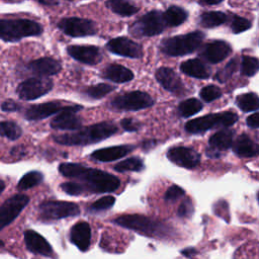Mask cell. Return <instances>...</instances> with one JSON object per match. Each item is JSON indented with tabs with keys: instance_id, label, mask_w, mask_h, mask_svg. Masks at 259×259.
I'll return each instance as SVG.
<instances>
[{
	"instance_id": "7402d4cb",
	"label": "cell",
	"mask_w": 259,
	"mask_h": 259,
	"mask_svg": "<svg viewBox=\"0 0 259 259\" xmlns=\"http://www.w3.org/2000/svg\"><path fill=\"white\" fill-rule=\"evenodd\" d=\"M70 241L80 251L85 252L91 242V228L86 222H79L75 224L70 231Z\"/></svg>"
},
{
	"instance_id": "816d5d0a",
	"label": "cell",
	"mask_w": 259,
	"mask_h": 259,
	"mask_svg": "<svg viewBox=\"0 0 259 259\" xmlns=\"http://www.w3.org/2000/svg\"><path fill=\"white\" fill-rule=\"evenodd\" d=\"M40 4L44 5H57L58 4V0H35Z\"/></svg>"
},
{
	"instance_id": "60d3db41",
	"label": "cell",
	"mask_w": 259,
	"mask_h": 259,
	"mask_svg": "<svg viewBox=\"0 0 259 259\" xmlns=\"http://www.w3.org/2000/svg\"><path fill=\"white\" fill-rule=\"evenodd\" d=\"M251 25L252 24L248 19L238 16V15L233 16L232 21H231V29L234 33L243 32V31L249 29L251 27Z\"/></svg>"
},
{
	"instance_id": "f907efd6",
	"label": "cell",
	"mask_w": 259,
	"mask_h": 259,
	"mask_svg": "<svg viewBox=\"0 0 259 259\" xmlns=\"http://www.w3.org/2000/svg\"><path fill=\"white\" fill-rule=\"evenodd\" d=\"M156 145V141L154 140H148V141H145L142 145V148L145 150V151H149L150 149H152L153 147H155Z\"/></svg>"
},
{
	"instance_id": "e0dca14e",
	"label": "cell",
	"mask_w": 259,
	"mask_h": 259,
	"mask_svg": "<svg viewBox=\"0 0 259 259\" xmlns=\"http://www.w3.org/2000/svg\"><path fill=\"white\" fill-rule=\"evenodd\" d=\"M232 53L231 46L224 40H213L206 44L199 56L211 64H217L225 60Z\"/></svg>"
},
{
	"instance_id": "603a6c76",
	"label": "cell",
	"mask_w": 259,
	"mask_h": 259,
	"mask_svg": "<svg viewBox=\"0 0 259 259\" xmlns=\"http://www.w3.org/2000/svg\"><path fill=\"white\" fill-rule=\"evenodd\" d=\"M27 69L38 76H52L58 74L62 66L57 60L45 57L28 63Z\"/></svg>"
},
{
	"instance_id": "83f0119b",
	"label": "cell",
	"mask_w": 259,
	"mask_h": 259,
	"mask_svg": "<svg viewBox=\"0 0 259 259\" xmlns=\"http://www.w3.org/2000/svg\"><path fill=\"white\" fill-rule=\"evenodd\" d=\"M105 5L112 12L121 16H131L139 11V8L134 6L128 0H107Z\"/></svg>"
},
{
	"instance_id": "681fc988",
	"label": "cell",
	"mask_w": 259,
	"mask_h": 259,
	"mask_svg": "<svg viewBox=\"0 0 259 259\" xmlns=\"http://www.w3.org/2000/svg\"><path fill=\"white\" fill-rule=\"evenodd\" d=\"M181 254L183 255V256H186V257H192V256H194L195 254H196V250L194 249V248H192V247H190V248H186V249H183V250H181Z\"/></svg>"
},
{
	"instance_id": "4fadbf2b",
	"label": "cell",
	"mask_w": 259,
	"mask_h": 259,
	"mask_svg": "<svg viewBox=\"0 0 259 259\" xmlns=\"http://www.w3.org/2000/svg\"><path fill=\"white\" fill-rule=\"evenodd\" d=\"M82 109L81 105H66V107L58 113L51 121V126L55 130L77 131L82 126V120L76 115V112Z\"/></svg>"
},
{
	"instance_id": "ab89813d",
	"label": "cell",
	"mask_w": 259,
	"mask_h": 259,
	"mask_svg": "<svg viewBox=\"0 0 259 259\" xmlns=\"http://www.w3.org/2000/svg\"><path fill=\"white\" fill-rule=\"evenodd\" d=\"M115 202V198L112 195H106L103 196L96 201H94L90 206L89 210L90 211H100V210H105L110 208Z\"/></svg>"
},
{
	"instance_id": "d590c367",
	"label": "cell",
	"mask_w": 259,
	"mask_h": 259,
	"mask_svg": "<svg viewBox=\"0 0 259 259\" xmlns=\"http://www.w3.org/2000/svg\"><path fill=\"white\" fill-rule=\"evenodd\" d=\"M259 68V62L257 58L250 56H243L241 62V74L247 77L254 76Z\"/></svg>"
},
{
	"instance_id": "cb8c5ba5",
	"label": "cell",
	"mask_w": 259,
	"mask_h": 259,
	"mask_svg": "<svg viewBox=\"0 0 259 259\" xmlns=\"http://www.w3.org/2000/svg\"><path fill=\"white\" fill-rule=\"evenodd\" d=\"M180 70L185 75L196 79H207L211 74L210 68L199 59H190L182 62Z\"/></svg>"
},
{
	"instance_id": "f1b7e54d",
	"label": "cell",
	"mask_w": 259,
	"mask_h": 259,
	"mask_svg": "<svg viewBox=\"0 0 259 259\" xmlns=\"http://www.w3.org/2000/svg\"><path fill=\"white\" fill-rule=\"evenodd\" d=\"M163 16H164L166 25L178 26L187 19L188 14L184 9L180 7L171 6L163 13Z\"/></svg>"
},
{
	"instance_id": "8d00e7d4",
	"label": "cell",
	"mask_w": 259,
	"mask_h": 259,
	"mask_svg": "<svg viewBox=\"0 0 259 259\" xmlns=\"http://www.w3.org/2000/svg\"><path fill=\"white\" fill-rule=\"evenodd\" d=\"M114 90V87L106 84V83H99L97 85H93L90 86L86 89V94L94 99H100L103 96L107 95L108 93H110L111 91Z\"/></svg>"
},
{
	"instance_id": "44dd1931",
	"label": "cell",
	"mask_w": 259,
	"mask_h": 259,
	"mask_svg": "<svg viewBox=\"0 0 259 259\" xmlns=\"http://www.w3.org/2000/svg\"><path fill=\"white\" fill-rule=\"evenodd\" d=\"M24 242L26 248L33 254L41 256H52L53 248L49 242L38 233L32 230H27L24 232Z\"/></svg>"
},
{
	"instance_id": "ee69618b",
	"label": "cell",
	"mask_w": 259,
	"mask_h": 259,
	"mask_svg": "<svg viewBox=\"0 0 259 259\" xmlns=\"http://www.w3.org/2000/svg\"><path fill=\"white\" fill-rule=\"evenodd\" d=\"M193 211H194V208L191 200L189 198H186L180 203L177 209V214L180 218H190Z\"/></svg>"
},
{
	"instance_id": "30bf717a",
	"label": "cell",
	"mask_w": 259,
	"mask_h": 259,
	"mask_svg": "<svg viewBox=\"0 0 259 259\" xmlns=\"http://www.w3.org/2000/svg\"><path fill=\"white\" fill-rule=\"evenodd\" d=\"M54 84L49 78H29L17 87V94L23 100H34L49 93Z\"/></svg>"
},
{
	"instance_id": "836d02e7",
	"label": "cell",
	"mask_w": 259,
	"mask_h": 259,
	"mask_svg": "<svg viewBox=\"0 0 259 259\" xmlns=\"http://www.w3.org/2000/svg\"><path fill=\"white\" fill-rule=\"evenodd\" d=\"M44 180V175L39 171H30L22 176L17 184L19 190H26L38 185Z\"/></svg>"
},
{
	"instance_id": "3957f363",
	"label": "cell",
	"mask_w": 259,
	"mask_h": 259,
	"mask_svg": "<svg viewBox=\"0 0 259 259\" xmlns=\"http://www.w3.org/2000/svg\"><path fill=\"white\" fill-rule=\"evenodd\" d=\"M114 224L148 237L165 238L171 235V228L169 226L142 214H123L116 218Z\"/></svg>"
},
{
	"instance_id": "ba28073f",
	"label": "cell",
	"mask_w": 259,
	"mask_h": 259,
	"mask_svg": "<svg viewBox=\"0 0 259 259\" xmlns=\"http://www.w3.org/2000/svg\"><path fill=\"white\" fill-rule=\"evenodd\" d=\"M166 26L163 13L153 10L135 22L130 28V31L136 36H153L161 33Z\"/></svg>"
},
{
	"instance_id": "8992f818",
	"label": "cell",
	"mask_w": 259,
	"mask_h": 259,
	"mask_svg": "<svg viewBox=\"0 0 259 259\" xmlns=\"http://www.w3.org/2000/svg\"><path fill=\"white\" fill-rule=\"evenodd\" d=\"M238 119V114L232 111L209 113L187 121L184 128L189 134H203L211 128L231 126L235 124Z\"/></svg>"
},
{
	"instance_id": "db71d44e",
	"label": "cell",
	"mask_w": 259,
	"mask_h": 259,
	"mask_svg": "<svg viewBox=\"0 0 259 259\" xmlns=\"http://www.w3.org/2000/svg\"><path fill=\"white\" fill-rule=\"evenodd\" d=\"M4 188H5V183H4V181L0 180V194L4 190Z\"/></svg>"
},
{
	"instance_id": "2e32d148",
	"label": "cell",
	"mask_w": 259,
	"mask_h": 259,
	"mask_svg": "<svg viewBox=\"0 0 259 259\" xmlns=\"http://www.w3.org/2000/svg\"><path fill=\"white\" fill-rule=\"evenodd\" d=\"M67 53L76 61L86 65H96L102 59L101 52L95 46H70Z\"/></svg>"
},
{
	"instance_id": "9a60e30c",
	"label": "cell",
	"mask_w": 259,
	"mask_h": 259,
	"mask_svg": "<svg viewBox=\"0 0 259 259\" xmlns=\"http://www.w3.org/2000/svg\"><path fill=\"white\" fill-rule=\"evenodd\" d=\"M106 48L112 54L126 58L138 59L143 56V50L141 45L123 36L110 39L107 42Z\"/></svg>"
},
{
	"instance_id": "d6a6232c",
	"label": "cell",
	"mask_w": 259,
	"mask_h": 259,
	"mask_svg": "<svg viewBox=\"0 0 259 259\" xmlns=\"http://www.w3.org/2000/svg\"><path fill=\"white\" fill-rule=\"evenodd\" d=\"M145 168V164L143 160L139 157H132L128 159H125L116 165H114L113 169L117 172H126V171H134V172H140Z\"/></svg>"
},
{
	"instance_id": "ffe728a7",
	"label": "cell",
	"mask_w": 259,
	"mask_h": 259,
	"mask_svg": "<svg viewBox=\"0 0 259 259\" xmlns=\"http://www.w3.org/2000/svg\"><path fill=\"white\" fill-rule=\"evenodd\" d=\"M135 148L136 146L134 145H118L108 148H102L92 152L90 158L98 162H111L124 157L125 155L134 151Z\"/></svg>"
},
{
	"instance_id": "9c48e42d",
	"label": "cell",
	"mask_w": 259,
	"mask_h": 259,
	"mask_svg": "<svg viewBox=\"0 0 259 259\" xmlns=\"http://www.w3.org/2000/svg\"><path fill=\"white\" fill-rule=\"evenodd\" d=\"M154 99L146 92L132 91L116 96L111 100L110 104L113 108L118 110H132L137 111L154 104Z\"/></svg>"
},
{
	"instance_id": "277c9868",
	"label": "cell",
	"mask_w": 259,
	"mask_h": 259,
	"mask_svg": "<svg viewBox=\"0 0 259 259\" xmlns=\"http://www.w3.org/2000/svg\"><path fill=\"white\" fill-rule=\"evenodd\" d=\"M41 32L42 26L30 19H0V39L4 41H18Z\"/></svg>"
},
{
	"instance_id": "f5cc1de1",
	"label": "cell",
	"mask_w": 259,
	"mask_h": 259,
	"mask_svg": "<svg viewBox=\"0 0 259 259\" xmlns=\"http://www.w3.org/2000/svg\"><path fill=\"white\" fill-rule=\"evenodd\" d=\"M223 0H202L203 3L207 4V5H215V4H219L221 3Z\"/></svg>"
},
{
	"instance_id": "5bb4252c",
	"label": "cell",
	"mask_w": 259,
	"mask_h": 259,
	"mask_svg": "<svg viewBox=\"0 0 259 259\" xmlns=\"http://www.w3.org/2000/svg\"><path fill=\"white\" fill-rule=\"evenodd\" d=\"M167 158L177 166L192 169L195 168L200 162V155L188 147H173L168 150Z\"/></svg>"
},
{
	"instance_id": "484cf974",
	"label": "cell",
	"mask_w": 259,
	"mask_h": 259,
	"mask_svg": "<svg viewBox=\"0 0 259 259\" xmlns=\"http://www.w3.org/2000/svg\"><path fill=\"white\" fill-rule=\"evenodd\" d=\"M102 77L115 83H125L134 79V73L121 65L110 64L104 69Z\"/></svg>"
},
{
	"instance_id": "f546056e",
	"label": "cell",
	"mask_w": 259,
	"mask_h": 259,
	"mask_svg": "<svg viewBox=\"0 0 259 259\" xmlns=\"http://www.w3.org/2000/svg\"><path fill=\"white\" fill-rule=\"evenodd\" d=\"M199 23L205 28L222 25L227 21V15L221 11H207L200 15Z\"/></svg>"
},
{
	"instance_id": "7bdbcfd3",
	"label": "cell",
	"mask_w": 259,
	"mask_h": 259,
	"mask_svg": "<svg viewBox=\"0 0 259 259\" xmlns=\"http://www.w3.org/2000/svg\"><path fill=\"white\" fill-rule=\"evenodd\" d=\"M184 193H185V191L183 188L174 184L167 189V191L165 192V195H164V199L167 201H175L178 198H180L181 196H183Z\"/></svg>"
},
{
	"instance_id": "7dc6e473",
	"label": "cell",
	"mask_w": 259,
	"mask_h": 259,
	"mask_svg": "<svg viewBox=\"0 0 259 259\" xmlns=\"http://www.w3.org/2000/svg\"><path fill=\"white\" fill-rule=\"evenodd\" d=\"M246 123L251 128H258L259 126V120H258V113L255 112L251 115H249L246 119Z\"/></svg>"
},
{
	"instance_id": "5b68a950",
	"label": "cell",
	"mask_w": 259,
	"mask_h": 259,
	"mask_svg": "<svg viewBox=\"0 0 259 259\" xmlns=\"http://www.w3.org/2000/svg\"><path fill=\"white\" fill-rule=\"evenodd\" d=\"M204 38L201 31H192L186 34L168 37L162 40L160 50L163 54L170 57L184 56L196 51Z\"/></svg>"
},
{
	"instance_id": "bcb514c9",
	"label": "cell",
	"mask_w": 259,
	"mask_h": 259,
	"mask_svg": "<svg viewBox=\"0 0 259 259\" xmlns=\"http://www.w3.org/2000/svg\"><path fill=\"white\" fill-rule=\"evenodd\" d=\"M1 109L3 111H17L19 109V105L12 101V100H6L1 104Z\"/></svg>"
},
{
	"instance_id": "f6af8a7d",
	"label": "cell",
	"mask_w": 259,
	"mask_h": 259,
	"mask_svg": "<svg viewBox=\"0 0 259 259\" xmlns=\"http://www.w3.org/2000/svg\"><path fill=\"white\" fill-rule=\"evenodd\" d=\"M120 125L126 132H137L141 128L142 124L139 120L134 118H123L120 120Z\"/></svg>"
},
{
	"instance_id": "52a82bcc",
	"label": "cell",
	"mask_w": 259,
	"mask_h": 259,
	"mask_svg": "<svg viewBox=\"0 0 259 259\" xmlns=\"http://www.w3.org/2000/svg\"><path fill=\"white\" fill-rule=\"evenodd\" d=\"M38 212L41 221L51 222L78 215L80 213V208L78 204L72 201L52 200L40 203L38 206Z\"/></svg>"
},
{
	"instance_id": "d6986e66",
	"label": "cell",
	"mask_w": 259,
	"mask_h": 259,
	"mask_svg": "<svg viewBox=\"0 0 259 259\" xmlns=\"http://www.w3.org/2000/svg\"><path fill=\"white\" fill-rule=\"evenodd\" d=\"M156 79L159 84L167 91H170L174 94H181L184 91V86L181 79L175 73V71L170 68H159L156 72Z\"/></svg>"
},
{
	"instance_id": "4316f807",
	"label": "cell",
	"mask_w": 259,
	"mask_h": 259,
	"mask_svg": "<svg viewBox=\"0 0 259 259\" xmlns=\"http://www.w3.org/2000/svg\"><path fill=\"white\" fill-rule=\"evenodd\" d=\"M233 130H221L213 134L208 140V147L215 149L220 152L226 151L232 147L233 138H234Z\"/></svg>"
},
{
	"instance_id": "f35d334b",
	"label": "cell",
	"mask_w": 259,
	"mask_h": 259,
	"mask_svg": "<svg viewBox=\"0 0 259 259\" xmlns=\"http://www.w3.org/2000/svg\"><path fill=\"white\" fill-rule=\"evenodd\" d=\"M237 67H238L237 60L236 59H232L223 69L218 71V73L214 76V79H217L218 81H220L222 83L226 82L228 79L231 78L233 73L236 71Z\"/></svg>"
},
{
	"instance_id": "ac0fdd59",
	"label": "cell",
	"mask_w": 259,
	"mask_h": 259,
	"mask_svg": "<svg viewBox=\"0 0 259 259\" xmlns=\"http://www.w3.org/2000/svg\"><path fill=\"white\" fill-rule=\"evenodd\" d=\"M65 107L66 105H63L58 101L33 104L28 108H26L24 112V117L28 120H39V119L47 118L53 114L59 113Z\"/></svg>"
},
{
	"instance_id": "6da1fadb",
	"label": "cell",
	"mask_w": 259,
	"mask_h": 259,
	"mask_svg": "<svg viewBox=\"0 0 259 259\" xmlns=\"http://www.w3.org/2000/svg\"><path fill=\"white\" fill-rule=\"evenodd\" d=\"M59 171L65 177L81 180L86 190L95 193L113 192L120 186L116 176L77 163H63L59 166Z\"/></svg>"
},
{
	"instance_id": "e575fe53",
	"label": "cell",
	"mask_w": 259,
	"mask_h": 259,
	"mask_svg": "<svg viewBox=\"0 0 259 259\" xmlns=\"http://www.w3.org/2000/svg\"><path fill=\"white\" fill-rule=\"evenodd\" d=\"M22 134L21 127L14 121H1L0 122V136L8 140H17Z\"/></svg>"
},
{
	"instance_id": "b9f144b4",
	"label": "cell",
	"mask_w": 259,
	"mask_h": 259,
	"mask_svg": "<svg viewBox=\"0 0 259 259\" xmlns=\"http://www.w3.org/2000/svg\"><path fill=\"white\" fill-rule=\"evenodd\" d=\"M61 189L69 195H80L86 191V188L83 184L76 182H64L61 184Z\"/></svg>"
},
{
	"instance_id": "d4e9b609",
	"label": "cell",
	"mask_w": 259,
	"mask_h": 259,
	"mask_svg": "<svg viewBox=\"0 0 259 259\" xmlns=\"http://www.w3.org/2000/svg\"><path fill=\"white\" fill-rule=\"evenodd\" d=\"M232 147H233V152L239 157L250 158V157H255L258 154L257 144L253 142L252 139L246 134L240 135L236 139V141L232 144Z\"/></svg>"
},
{
	"instance_id": "4dcf8cb0",
	"label": "cell",
	"mask_w": 259,
	"mask_h": 259,
	"mask_svg": "<svg viewBox=\"0 0 259 259\" xmlns=\"http://www.w3.org/2000/svg\"><path fill=\"white\" fill-rule=\"evenodd\" d=\"M236 103L238 107L245 112L257 110L259 107L258 96L256 93H253V92L239 95L236 99Z\"/></svg>"
},
{
	"instance_id": "8fae6325",
	"label": "cell",
	"mask_w": 259,
	"mask_h": 259,
	"mask_svg": "<svg viewBox=\"0 0 259 259\" xmlns=\"http://www.w3.org/2000/svg\"><path fill=\"white\" fill-rule=\"evenodd\" d=\"M29 202L25 194H15L0 205V231L11 224Z\"/></svg>"
},
{
	"instance_id": "7a4b0ae2",
	"label": "cell",
	"mask_w": 259,
	"mask_h": 259,
	"mask_svg": "<svg viewBox=\"0 0 259 259\" xmlns=\"http://www.w3.org/2000/svg\"><path fill=\"white\" fill-rule=\"evenodd\" d=\"M117 132V126L110 121H102L83 128H79L72 134L55 136L54 141L66 146H86L101 142Z\"/></svg>"
},
{
	"instance_id": "c3c4849f",
	"label": "cell",
	"mask_w": 259,
	"mask_h": 259,
	"mask_svg": "<svg viewBox=\"0 0 259 259\" xmlns=\"http://www.w3.org/2000/svg\"><path fill=\"white\" fill-rule=\"evenodd\" d=\"M205 154L208 158H212V159H218L222 156V152L215 150V149H212L210 147H207L206 150H205Z\"/></svg>"
},
{
	"instance_id": "7c38bea8",
	"label": "cell",
	"mask_w": 259,
	"mask_h": 259,
	"mask_svg": "<svg viewBox=\"0 0 259 259\" xmlns=\"http://www.w3.org/2000/svg\"><path fill=\"white\" fill-rule=\"evenodd\" d=\"M58 27L65 34L72 37L87 36L96 33V25L92 20L79 17L63 18L58 23Z\"/></svg>"
},
{
	"instance_id": "74e56055",
	"label": "cell",
	"mask_w": 259,
	"mask_h": 259,
	"mask_svg": "<svg viewBox=\"0 0 259 259\" xmlns=\"http://www.w3.org/2000/svg\"><path fill=\"white\" fill-rule=\"evenodd\" d=\"M222 96V90L215 85H207L201 88L199 97L205 102H211Z\"/></svg>"
},
{
	"instance_id": "1f68e13d",
	"label": "cell",
	"mask_w": 259,
	"mask_h": 259,
	"mask_svg": "<svg viewBox=\"0 0 259 259\" xmlns=\"http://www.w3.org/2000/svg\"><path fill=\"white\" fill-rule=\"evenodd\" d=\"M202 103L196 98H189L178 105V112L182 117H189L202 109Z\"/></svg>"
}]
</instances>
